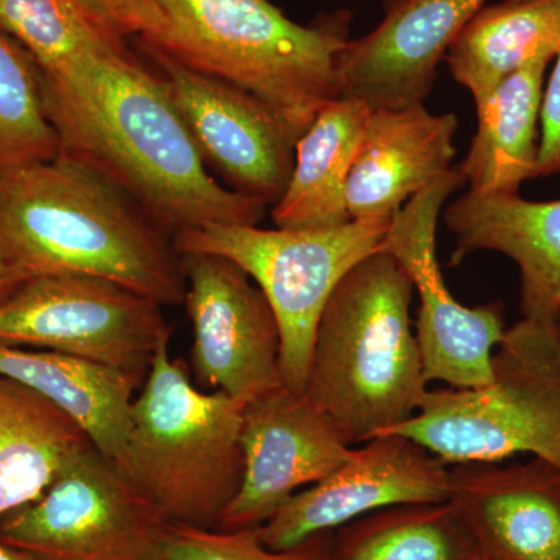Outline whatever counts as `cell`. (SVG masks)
Wrapping results in <instances>:
<instances>
[{
	"mask_svg": "<svg viewBox=\"0 0 560 560\" xmlns=\"http://www.w3.org/2000/svg\"><path fill=\"white\" fill-rule=\"evenodd\" d=\"M39 77L60 153L116 184L168 237L264 219V202L210 175L164 81L128 51L86 55Z\"/></svg>",
	"mask_w": 560,
	"mask_h": 560,
	"instance_id": "obj_1",
	"label": "cell"
},
{
	"mask_svg": "<svg viewBox=\"0 0 560 560\" xmlns=\"http://www.w3.org/2000/svg\"><path fill=\"white\" fill-rule=\"evenodd\" d=\"M0 246L31 278L95 276L162 305L186 298L172 238L116 184L62 153L0 168Z\"/></svg>",
	"mask_w": 560,
	"mask_h": 560,
	"instance_id": "obj_2",
	"label": "cell"
},
{
	"mask_svg": "<svg viewBox=\"0 0 560 560\" xmlns=\"http://www.w3.org/2000/svg\"><path fill=\"white\" fill-rule=\"evenodd\" d=\"M412 294L407 271L382 249L340 280L320 315L305 394L350 447L411 419L429 390Z\"/></svg>",
	"mask_w": 560,
	"mask_h": 560,
	"instance_id": "obj_3",
	"label": "cell"
},
{
	"mask_svg": "<svg viewBox=\"0 0 560 560\" xmlns=\"http://www.w3.org/2000/svg\"><path fill=\"white\" fill-rule=\"evenodd\" d=\"M164 28L142 39L147 49L249 92L301 136L340 97L348 13L301 25L270 0H164Z\"/></svg>",
	"mask_w": 560,
	"mask_h": 560,
	"instance_id": "obj_4",
	"label": "cell"
},
{
	"mask_svg": "<svg viewBox=\"0 0 560 560\" xmlns=\"http://www.w3.org/2000/svg\"><path fill=\"white\" fill-rule=\"evenodd\" d=\"M168 345L158 349L132 401L117 467L168 522L217 528L242 486L245 404L195 386Z\"/></svg>",
	"mask_w": 560,
	"mask_h": 560,
	"instance_id": "obj_5",
	"label": "cell"
},
{
	"mask_svg": "<svg viewBox=\"0 0 560 560\" xmlns=\"http://www.w3.org/2000/svg\"><path fill=\"white\" fill-rule=\"evenodd\" d=\"M481 388L427 390L419 411L378 434L418 442L448 466L530 453L560 469V320L506 329Z\"/></svg>",
	"mask_w": 560,
	"mask_h": 560,
	"instance_id": "obj_6",
	"label": "cell"
},
{
	"mask_svg": "<svg viewBox=\"0 0 560 560\" xmlns=\"http://www.w3.org/2000/svg\"><path fill=\"white\" fill-rule=\"evenodd\" d=\"M393 219L352 220L329 230H264L257 224H210L172 238L179 254H217L241 265L278 318L285 388L305 393L320 315L340 280L383 249Z\"/></svg>",
	"mask_w": 560,
	"mask_h": 560,
	"instance_id": "obj_7",
	"label": "cell"
},
{
	"mask_svg": "<svg viewBox=\"0 0 560 560\" xmlns=\"http://www.w3.org/2000/svg\"><path fill=\"white\" fill-rule=\"evenodd\" d=\"M162 307L95 276H33L0 301V342L68 353L145 378L158 349L172 338Z\"/></svg>",
	"mask_w": 560,
	"mask_h": 560,
	"instance_id": "obj_8",
	"label": "cell"
},
{
	"mask_svg": "<svg viewBox=\"0 0 560 560\" xmlns=\"http://www.w3.org/2000/svg\"><path fill=\"white\" fill-rule=\"evenodd\" d=\"M171 522L95 447L38 500L0 523V541L36 560H164Z\"/></svg>",
	"mask_w": 560,
	"mask_h": 560,
	"instance_id": "obj_9",
	"label": "cell"
},
{
	"mask_svg": "<svg viewBox=\"0 0 560 560\" xmlns=\"http://www.w3.org/2000/svg\"><path fill=\"white\" fill-rule=\"evenodd\" d=\"M466 184L458 167L434 180L393 217L383 249L411 279L420 305L416 320L423 375L429 385L481 388L492 381L493 349L503 340L501 302L466 307L445 285L436 256V230L442 208Z\"/></svg>",
	"mask_w": 560,
	"mask_h": 560,
	"instance_id": "obj_10",
	"label": "cell"
},
{
	"mask_svg": "<svg viewBox=\"0 0 560 560\" xmlns=\"http://www.w3.org/2000/svg\"><path fill=\"white\" fill-rule=\"evenodd\" d=\"M198 388L248 401L283 386L278 318L260 287L228 257L180 254Z\"/></svg>",
	"mask_w": 560,
	"mask_h": 560,
	"instance_id": "obj_11",
	"label": "cell"
},
{
	"mask_svg": "<svg viewBox=\"0 0 560 560\" xmlns=\"http://www.w3.org/2000/svg\"><path fill=\"white\" fill-rule=\"evenodd\" d=\"M149 54L206 165L223 175L231 190L275 206L289 186L300 132L249 92L160 51Z\"/></svg>",
	"mask_w": 560,
	"mask_h": 560,
	"instance_id": "obj_12",
	"label": "cell"
},
{
	"mask_svg": "<svg viewBox=\"0 0 560 560\" xmlns=\"http://www.w3.org/2000/svg\"><path fill=\"white\" fill-rule=\"evenodd\" d=\"M448 497V464L408 438L382 434L352 448L329 477L291 497L256 529L268 548L287 550L385 508L442 503Z\"/></svg>",
	"mask_w": 560,
	"mask_h": 560,
	"instance_id": "obj_13",
	"label": "cell"
},
{
	"mask_svg": "<svg viewBox=\"0 0 560 560\" xmlns=\"http://www.w3.org/2000/svg\"><path fill=\"white\" fill-rule=\"evenodd\" d=\"M243 480L217 529H256L349 458L350 447L305 393L285 386L243 408Z\"/></svg>",
	"mask_w": 560,
	"mask_h": 560,
	"instance_id": "obj_14",
	"label": "cell"
},
{
	"mask_svg": "<svg viewBox=\"0 0 560 560\" xmlns=\"http://www.w3.org/2000/svg\"><path fill=\"white\" fill-rule=\"evenodd\" d=\"M486 0H385V18L338 57L340 97L372 109L423 103L456 35Z\"/></svg>",
	"mask_w": 560,
	"mask_h": 560,
	"instance_id": "obj_15",
	"label": "cell"
},
{
	"mask_svg": "<svg viewBox=\"0 0 560 560\" xmlns=\"http://www.w3.org/2000/svg\"><path fill=\"white\" fill-rule=\"evenodd\" d=\"M486 560H560V469L528 463L451 466V497Z\"/></svg>",
	"mask_w": 560,
	"mask_h": 560,
	"instance_id": "obj_16",
	"label": "cell"
},
{
	"mask_svg": "<svg viewBox=\"0 0 560 560\" xmlns=\"http://www.w3.org/2000/svg\"><path fill=\"white\" fill-rule=\"evenodd\" d=\"M456 131L455 114L430 113L423 103L372 109L349 175L350 219H393L451 171Z\"/></svg>",
	"mask_w": 560,
	"mask_h": 560,
	"instance_id": "obj_17",
	"label": "cell"
},
{
	"mask_svg": "<svg viewBox=\"0 0 560 560\" xmlns=\"http://www.w3.org/2000/svg\"><path fill=\"white\" fill-rule=\"evenodd\" d=\"M444 220L455 235L453 265L478 250L504 254L521 271L523 318L560 320V200L467 191Z\"/></svg>",
	"mask_w": 560,
	"mask_h": 560,
	"instance_id": "obj_18",
	"label": "cell"
},
{
	"mask_svg": "<svg viewBox=\"0 0 560 560\" xmlns=\"http://www.w3.org/2000/svg\"><path fill=\"white\" fill-rule=\"evenodd\" d=\"M0 375L22 383L60 408L116 466L124 458L132 401L145 378L68 353L3 342Z\"/></svg>",
	"mask_w": 560,
	"mask_h": 560,
	"instance_id": "obj_19",
	"label": "cell"
},
{
	"mask_svg": "<svg viewBox=\"0 0 560 560\" xmlns=\"http://www.w3.org/2000/svg\"><path fill=\"white\" fill-rule=\"evenodd\" d=\"M371 106L338 97L316 114L298 140L285 194L272 206L279 230H329L352 221L346 191Z\"/></svg>",
	"mask_w": 560,
	"mask_h": 560,
	"instance_id": "obj_20",
	"label": "cell"
},
{
	"mask_svg": "<svg viewBox=\"0 0 560 560\" xmlns=\"http://www.w3.org/2000/svg\"><path fill=\"white\" fill-rule=\"evenodd\" d=\"M91 447L60 408L0 375V523L38 500Z\"/></svg>",
	"mask_w": 560,
	"mask_h": 560,
	"instance_id": "obj_21",
	"label": "cell"
},
{
	"mask_svg": "<svg viewBox=\"0 0 560 560\" xmlns=\"http://www.w3.org/2000/svg\"><path fill=\"white\" fill-rule=\"evenodd\" d=\"M550 61H536L501 81L477 106L478 128L458 171L481 197L518 195L537 178L540 113Z\"/></svg>",
	"mask_w": 560,
	"mask_h": 560,
	"instance_id": "obj_22",
	"label": "cell"
},
{
	"mask_svg": "<svg viewBox=\"0 0 560 560\" xmlns=\"http://www.w3.org/2000/svg\"><path fill=\"white\" fill-rule=\"evenodd\" d=\"M560 50V0H503L482 7L445 54L453 79L480 101L501 81Z\"/></svg>",
	"mask_w": 560,
	"mask_h": 560,
	"instance_id": "obj_23",
	"label": "cell"
},
{
	"mask_svg": "<svg viewBox=\"0 0 560 560\" xmlns=\"http://www.w3.org/2000/svg\"><path fill=\"white\" fill-rule=\"evenodd\" d=\"M477 545L451 501L399 504L331 533L329 560H477Z\"/></svg>",
	"mask_w": 560,
	"mask_h": 560,
	"instance_id": "obj_24",
	"label": "cell"
},
{
	"mask_svg": "<svg viewBox=\"0 0 560 560\" xmlns=\"http://www.w3.org/2000/svg\"><path fill=\"white\" fill-rule=\"evenodd\" d=\"M0 28L27 51L39 72L97 54H124V38L80 0H0Z\"/></svg>",
	"mask_w": 560,
	"mask_h": 560,
	"instance_id": "obj_25",
	"label": "cell"
},
{
	"mask_svg": "<svg viewBox=\"0 0 560 560\" xmlns=\"http://www.w3.org/2000/svg\"><path fill=\"white\" fill-rule=\"evenodd\" d=\"M60 151L44 108L38 66L0 28V168L50 161Z\"/></svg>",
	"mask_w": 560,
	"mask_h": 560,
	"instance_id": "obj_26",
	"label": "cell"
},
{
	"mask_svg": "<svg viewBox=\"0 0 560 560\" xmlns=\"http://www.w3.org/2000/svg\"><path fill=\"white\" fill-rule=\"evenodd\" d=\"M331 533L318 534L287 550H271L257 529L223 530L171 523L164 560H329Z\"/></svg>",
	"mask_w": 560,
	"mask_h": 560,
	"instance_id": "obj_27",
	"label": "cell"
},
{
	"mask_svg": "<svg viewBox=\"0 0 560 560\" xmlns=\"http://www.w3.org/2000/svg\"><path fill=\"white\" fill-rule=\"evenodd\" d=\"M92 14L109 28L125 35L147 39L165 25L164 0H80Z\"/></svg>",
	"mask_w": 560,
	"mask_h": 560,
	"instance_id": "obj_28",
	"label": "cell"
},
{
	"mask_svg": "<svg viewBox=\"0 0 560 560\" xmlns=\"http://www.w3.org/2000/svg\"><path fill=\"white\" fill-rule=\"evenodd\" d=\"M555 60L541 102L537 178L560 175V50Z\"/></svg>",
	"mask_w": 560,
	"mask_h": 560,
	"instance_id": "obj_29",
	"label": "cell"
},
{
	"mask_svg": "<svg viewBox=\"0 0 560 560\" xmlns=\"http://www.w3.org/2000/svg\"><path fill=\"white\" fill-rule=\"evenodd\" d=\"M28 278L31 276L22 270L20 265L11 259L9 254L0 246V301L9 296L11 291L16 290Z\"/></svg>",
	"mask_w": 560,
	"mask_h": 560,
	"instance_id": "obj_30",
	"label": "cell"
},
{
	"mask_svg": "<svg viewBox=\"0 0 560 560\" xmlns=\"http://www.w3.org/2000/svg\"><path fill=\"white\" fill-rule=\"evenodd\" d=\"M0 560H36L27 552L18 550V548L10 547V545L0 541Z\"/></svg>",
	"mask_w": 560,
	"mask_h": 560,
	"instance_id": "obj_31",
	"label": "cell"
},
{
	"mask_svg": "<svg viewBox=\"0 0 560 560\" xmlns=\"http://www.w3.org/2000/svg\"><path fill=\"white\" fill-rule=\"evenodd\" d=\"M477 560H486V559L481 558V556H478Z\"/></svg>",
	"mask_w": 560,
	"mask_h": 560,
	"instance_id": "obj_32",
	"label": "cell"
}]
</instances>
